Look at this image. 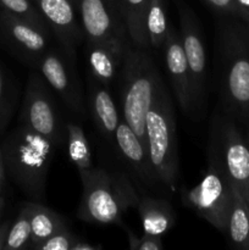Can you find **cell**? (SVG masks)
I'll return each instance as SVG.
<instances>
[{"label":"cell","instance_id":"484cf974","mask_svg":"<svg viewBox=\"0 0 249 250\" xmlns=\"http://www.w3.org/2000/svg\"><path fill=\"white\" fill-rule=\"evenodd\" d=\"M82 238L77 237L70 231V229H63L46 239L38 250H75L76 244Z\"/></svg>","mask_w":249,"mask_h":250},{"label":"cell","instance_id":"8992f818","mask_svg":"<svg viewBox=\"0 0 249 250\" xmlns=\"http://www.w3.org/2000/svg\"><path fill=\"white\" fill-rule=\"evenodd\" d=\"M209 163L219 167L244 195L249 193V146L229 117L211 120L208 148Z\"/></svg>","mask_w":249,"mask_h":250},{"label":"cell","instance_id":"3957f363","mask_svg":"<svg viewBox=\"0 0 249 250\" xmlns=\"http://www.w3.org/2000/svg\"><path fill=\"white\" fill-rule=\"evenodd\" d=\"M120 75L124 121L146 146V116L163 83L160 72L146 49L128 45Z\"/></svg>","mask_w":249,"mask_h":250},{"label":"cell","instance_id":"ac0fdd59","mask_svg":"<svg viewBox=\"0 0 249 250\" xmlns=\"http://www.w3.org/2000/svg\"><path fill=\"white\" fill-rule=\"evenodd\" d=\"M124 51L115 46L102 43H87L88 63L93 77L102 83L104 87H109L112 80L121 67Z\"/></svg>","mask_w":249,"mask_h":250},{"label":"cell","instance_id":"ba28073f","mask_svg":"<svg viewBox=\"0 0 249 250\" xmlns=\"http://www.w3.org/2000/svg\"><path fill=\"white\" fill-rule=\"evenodd\" d=\"M22 125L46 137L54 146L65 139L63 124L49 84L41 73L31 72L24 89L22 104Z\"/></svg>","mask_w":249,"mask_h":250},{"label":"cell","instance_id":"44dd1931","mask_svg":"<svg viewBox=\"0 0 249 250\" xmlns=\"http://www.w3.org/2000/svg\"><path fill=\"white\" fill-rule=\"evenodd\" d=\"M226 233L234 246L247 249L249 242V205L236 186H233V200Z\"/></svg>","mask_w":249,"mask_h":250},{"label":"cell","instance_id":"6da1fadb","mask_svg":"<svg viewBox=\"0 0 249 250\" xmlns=\"http://www.w3.org/2000/svg\"><path fill=\"white\" fill-rule=\"evenodd\" d=\"M54 144L46 137L21 125L7 136L2 160L16 185L33 202L45 199L46 178L54 158Z\"/></svg>","mask_w":249,"mask_h":250},{"label":"cell","instance_id":"7402d4cb","mask_svg":"<svg viewBox=\"0 0 249 250\" xmlns=\"http://www.w3.org/2000/svg\"><path fill=\"white\" fill-rule=\"evenodd\" d=\"M167 5L166 0H150L145 15V31L149 46L160 49L167 36Z\"/></svg>","mask_w":249,"mask_h":250},{"label":"cell","instance_id":"4fadbf2b","mask_svg":"<svg viewBox=\"0 0 249 250\" xmlns=\"http://www.w3.org/2000/svg\"><path fill=\"white\" fill-rule=\"evenodd\" d=\"M50 37L0 9V42L27 65L38 67L39 61L49 49Z\"/></svg>","mask_w":249,"mask_h":250},{"label":"cell","instance_id":"d6986e66","mask_svg":"<svg viewBox=\"0 0 249 250\" xmlns=\"http://www.w3.org/2000/svg\"><path fill=\"white\" fill-rule=\"evenodd\" d=\"M90 110L100 132L109 139H112L120 124V117L114 99L106 87L90 85Z\"/></svg>","mask_w":249,"mask_h":250},{"label":"cell","instance_id":"603a6c76","mask_svg":"<svg viewBox=\"0 0 249 250\" xmlns=\"http://www.w3.org/2000/svg\"><path fill=\"white\" fill-rule=\"evenodd\" d=\"M66 133H67L68 155H70L71 161L77 167L78 172L92 170L94 167L92 153H90L89 143L82 127L75 122H67Z\"/></svg>","mask_w":249,"mask_h":250},{"label":"cell","instance_id":"52a82bcc","mask_svg":"<svg viewBox=\"0 0 249 250\" xmlns=\"http://www.w3.org/2000/svg\"><path fill=\"white\" fill-rule=\"evenodd\" d=\"M182 200L211 226L226 233L233 186L219 167L209 163L204 177L194 188L183 192Z\"/></svg>","mask_w":249,"mask_h":250},{"label":"cell","instance_id":"9a60e30c","mask_svg":"<svg viewBox=\"0 0 249 250\" xmlns=\"http://www.w3.org/2000/svg\"><path fill=\"white\" fill-rule=\"evenodd\" d=\"M115 144L127 165L136 172L137 177L148 187H156L160 183L151 163L148 146L137 137L124 121H120L115 132Z\"/></svg>","mask_w":249,"mask_h":250},{"label":"cell","instance_id":"30bf717a","mask_svg":"<svg viewBox=\"0 0 249 250\" xmlns=\"http://www.w3.org/2000/svg\"><path fill=\"white\" fill-rule=\"evenodd\" d=\"M181 23V42L187 59L192 90V114L202 111L205 104L207 87V55L202 29L197 15L190 7L178 5Z\"/></svg>","mask_w":249,"mask_h":250},{"label":"cell","instance_id":"1f68e13d","mask_svg":"<svg viewBox=\"0 0 249 250\" xmlns=\"http://www.w3.org/2000/svg\"><path fill=\"white\" fill-rule=\"evenodd\" d=\"M102 248V246H94V244L88 243L84 239H81V241L76 244L75 250H100Z\"/></svg>","mask_w":249,"mask_h":250},{"label":"cell","instance_id":"4316f807","mask_svg":"<svg viewBox=\"0 0 249 250\" xmlns=\"http://www.w3.org/2000/svg\"><path fill=\"white\" fill-rule=\"evenodd\" d=\"M122 227L127 234L128 246L131 250H161L164 248L163 239L160 236L144 233L142 237H138L128 227L124 226V225H122Z\"/></svg>","mask_w":249,"mask_h":250},{"label":"cell","instance_id":"9c48e42d","mask_svg":"<svg viewBox=\"0 0 249 250\" xmlns=\"http://www.w3.org/2000/svg\"><path fill=\"white\" fill-rule=\"evenodd\" d=\"M85 43H102L126 50L128 34L116 0H75Z\"/></svg>","mask_w":249,"mask_h":250},{"label":"cell","instance_id":"e575fe53","mask_svg":"<svg viewBox=\"0 0 249 250\" xmlns=\"http://www.w3.org/2000/svg\"><path fill=\"white\" fill-rule=\"evenodd\" d=\"M244 199L247 200V203H248V205H249V193L247 195H244Z\"/></svg>","mask_w":249,"mask_h":250},{"label":"cell","instance_id":"f546056e","mask_svg":"<svg viewBox=\"0 0 249 250\" xmlns=\"http://www.w3.org/2000/svg\"><path fill=\"white\" fill-rule=\"evenodd\" d=\"M10 227H11V225H10L9 222H5V224H2L1 226H0V250H5Z\"/></svg>","mask_w":249,"mask_h":250},{"label":"cell","instance_id":"4dcf8cb0","mask_svg":"<svg viewBox=\"0 0 249 250\" xmlns=\"http://www.w3.org/2000/svg\"><path fill=\"white\" fill-rule=\"evenodd\" d=\"M238 5L241 17L249 23V0H234Z\"/></svg>","mask_w":249,"mask_h":250},{"label":"cell","instance_id":"d4e9b609","mask_svg":"<svg viewBox=\"0 0 249 250\" xmlns=\"http://www.w3.org/2000/svg\"><path fill=\"white\" fill-rule=\"evenodd\" d=\"M31 244V221L26 208L22 207L15 224L10 227L5 250L29 248Z\"/></svg>","mask_w":249,"mask_h":250},{"label":"cell","instance_id":"2e32d148","mask_svg":"<svg viewBox=\"0 0 249 250\" xmlns=\"http://www.w3.org/2000/svg\"><path fill=\"white\" fill-rule=\"evenodd\" d=\"M136 209L144 233L163 237L175 224V210L167 200L139 197Z\"/></svg>","mask_w":249,"mask_h":250},{"label":"cell","instance_id":"8d00e7d4","mask_svg":"<svg viewBox=\"0 0 249 250\" xmlns=\"http://www.w3.org/2000/svg\"><path fill=\"white\" fill-rule=\"evenodd\" d=\"M247 144H248V146H249V138H248V141H247Z\"/></svg>","mask_w":249,"mask_h":250},{"label":"cell","instance_id":"83f0119b","mask_svg":"<svg viewBox=\"0 0 249 250\" xmlns=\"http://www.w3.org/2000/svg\"><path fill=\"white\" fill-rule=\"evenodd\" d=\"M11 104L9 102V95L5 89V82L2 73L0 71V132L5 129L11 117Z\"/></svg>","mask_w":249,"mask_h":250},{"label":"cell","instance_id":"d590c367","mask_svg":"<svg viewBox=\"0 0 249 250\" xmlns=\"http://www.w3.org/2000/svg\"><path fill=\"white\" fill-rule=\"evenodd\" d=\"M247 250H249V242H248V247H247Z\"/></svg>","mask_w":249,"mask_h":250},{"label":"cell","instance_id":"7c38bea8","mask_svg":"<svg viewBox=\"0 0 249 250\" xmlns=\"http://www.w3.org/2000/svg\"><path fill=\"white\" fill-rule=\"evenodd\" d=\"M41 75L61 98L63 104L75 114L83 116L85 111L82 88L78 81L75 63L58 49L49 48L38 65Z\"/></svg>","mask_w":249,"mask_h":250},{"label":"cell","instance_id":"5b68a950","mask_svg":"<svg viewBox=\"0 0 249 250\" xmlns=\"http://www.w3.org/2000/svg\"><path fill=\"white\" fill-rule=\"evenodd\" d=\"M146 146L161 185L170 192L177 190L180 161L172 99L164 82L146 116Z\"/></svg>","mask_w":249,"mask_h":250},{"label":"cell","instance_id":"7a4b0ae2","mask_svg":"<svg viewBox=\"0 0 249 250\" xmlns=\"http://www.w3.org/2000/svg\"><path fill=\"white\" fill-rule=\"evenodd\" d=\"M83 186L77 217L84 222L122 226V214L136 208L139 195L128 176L120 171L93 167L80 172Z\"/></svg>","mask_w":249,"mask_h":250},{"label":"cell","instance_id":"8fae6325","mask_svg":"<svg viewBox=\"0 0 249 250\" xmlns=\"http://www.w3.org/2000/svg\"><path fill=\"white\" fill-rule=\"evenodd\" d=\"M36 4L56 37L60 50L76 63L77 46L84 39V32L75 0H36Z\"/></svg>","mask_w":249,"mask_h":250},{"label":"cell","instance_id":"f1b7e54d","mask_svg":"<svg viewBox=\"0 0 249 250\" xmlns=\"http://www.w3.org/2000/svg\"><path fill=\"white\" fill-rule=\"evenodd\" d=\"M204 1L208 5H210L212 9L217 10V11L237 15V16L241 17L238 5H237V2L234 0H204Z\"/></svg>","mask_w":249,"mask_h":250},{"label":"cell","instance_id":"ffe728a7","mask_svg":"<svg viewBox=\"0 0 249 250\" xmlns=\"http://www.w3.org/2000/svg\"><path fill=\"white\" fill-rule=\"evenodd\" d=\"M149 1L150 0H116L129 42L137 48L148 49L149 46L145 31V15Z\"/></svg>","mask_w":249,"mask_h":250},{"label":"cell","instance_id":"5bb4252c","mask_svg":"<svg viewBox=\"0 0 249 250\" xmlns=\"http://www.w3.org/2000/svg\"><path fill=\"white\" fill-rule=\"evenodd\" d=\"M166 68L172 83L175 97L185 114H192V90L189 68L183 50L182 42L176 29L168 24L167 36L164 43Z\"/></svg>","mask_w":249,"mask_h":250},{"label":"cell","instance_id":"cb8c5ba5","mask_svg":"<svg viewBox=\"0 0 249 250\" xmlns=\"http://www.w3.org/2000/svg\"><path fill=\"white\" fill-rule=\"evenodd\" d=\"M0 9L36 27L43 33L53 34L42 12L29 0H0Z\"/></svg>","mask_w":249,"mask_h":250},{"label":"cell","instance_id":"277c9868","mask_svg":"<svg viewBox=\"0 0 249 250\" xmlns=\"http://www.w3.org/2000/svg\"><path fill=\"white\" fill-rule=\"evenodd\" d=\"M249 34L234 22L219 24L220 88L227 110L249 115Z\"/></svg>","mask_w":249,"mask_h":250},{"label":"cell","instance_id":"d6a6232c","mask_svg":"<svg viewBox=\"0 0 249 250\" xmlns=\"http://www.w3.org/2000/svg\"><path fill=\"white\" fill-rule=\"evenodd\" d=\"M2 181H4V160H2V153L0 149V188H1Z\"/></svg>","mask_w":249,"mask_h":250},{"label":"cell","instance_id":"e0dca14e","mask_svg":"<svg viewBox=\"0 0 249 250\" xmlns=\"http://www.w3.org/2000/svg\"><path fill=\"white\" fill-rule=\"evenodd\" d=\"M23 207L28 211L31 221V244L29 248L39 247L56 232L67 229V221L54 210L44 207L38 202H27Z\"/></svg>","mask_w":249,"mask_h":250},{"label":"cell","instance_id":"836d02e7","mask_svg":"<svg viewBox=\"0 0 249 250\" xmlns=\"http://www.w3.org/2000/svg\"><path fill=\"white\" fill-rule=\"evenodd\" d=\"M2 208H4V199L0 197V214H1V211H2Z\"/></svg>","mask_w":249,"mask_h":250}]
</instances>
